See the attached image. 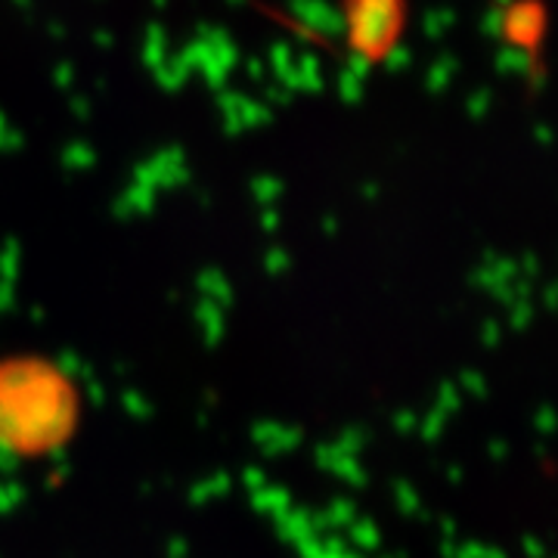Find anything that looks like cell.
Segmentation results:
<instances>
[{
    "mask_svg": "<svg viewBox=\"0 0 558 558\" xmlns=\"http://www.w3.org/2000/svg\"><path fill=\"white\" fill-rule=\"evenodd\" d=\"M341 38L348 53L379 69L400 50L410 25V0H339Z\"/></svg>",
    "mask_w": 558,
    "mask_h": 558,
    "instance_id": "6da1fadb",
    "label": "cell"
},
{
    "mask_svg": "<svg viewBox=\"0 0 558 558\" xmlns=\"http://www.w3.org/2000/svg\"><path fill=\"white\" fill-rule=\"evenodd\" d=\"M549 32L546 0H506L497 16L499 40L519 57L531 75H543V47Z\"/></svg>",
    "mask_w": 558,
    "mask_h": 558,
    "instance_id": "7a4b0ae2",
    "label": "cell"
}]
</instances>
